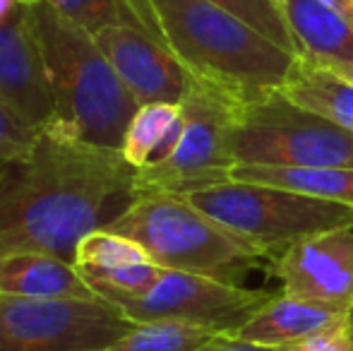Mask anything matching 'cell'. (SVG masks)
<instances>
[{"label": "cell", "instance_id": "obj_16", "mask_svg": "<svg viewBox=\"0 0 353 351\" xmlns=\"http://www.w3.org/2000/svg\"><path fill=\"white\" fill-rule=\"evenodd\" d=\"M279 94L296 106L312 111L353 135V82L315 63L298 58Z\"/></svg>", "mask_w": 353, "mask_h": 351}, {"label": "cell", "instance_id": "obj_17", "mask_svg": "<svg viewBox=\"0 0 353 351\" xmlns=\"http://www.w3.org/2000/svg\"><path fill=\"white\" fill-rule=\"evenodd\" d=\"M183 132L181 103H144L132 116L121 145V154L132 169L161 164L173 154Z\"/></svg>", "mask_w": 353, "mask_h": 351}, {"label": "cell", "instance_id": "obj_11", "mask_svg": "<svg viewBox=\"0 0 353 351\" xmlns=\"http://www.w3.org/2000/svg\"><path fill=\"white\" fill-rule=\"evenodd\" d=\"M99 48L135 101L181 103L190 89V72L149 32L132 24H111L94 32Z\"/></svg>", "mask_w": 353, "mask_h": 351}, {"label": "cell", "instance_id": "obj_12", "mask_svg": "<svg viewBox=\"0 0 353 351\" xmlns=\"http://www.w3.org/2000/svg\"><path fill=\"white\" fill-rule=\"evenodd\" d=\"M0 99L29 126H51L53 99L34 32L32 0H24L5 22H0Z\"/></svg>", "mask_w": 353, "mask_h": 351}, {"label": "cell", "instance_id": "obj_2", "mask_svg": "<svg viewBox=\"0 0 353 351\" xmlns=\"http://www.w3.org/2000/svg\"><path fill=\"white\" fill-rule=\"evenodd\" d=\"M130 3L144 32L166 46L192 80L236 103L276 94L298 61L210 0Z\"/></svg>", "mask_w": 353, "mask_h": 351}, {"label": "cell", "instance_id": "obj_3", "mask_svg": "<svg viewBox=\"0 0 353 351\" xmlns=\"http://www.w3.org/2000/svg\"><path fill=\"white\" fill-rule=\"evenodd\" d=\"M32 19L53 99L48 128L87 145L121 152L140 103L84 27L46 3L32 0Z\"/></svg>", "mask_w": 353, "mask_h": 351}, {"label": "cell", "instance_id": "obj_10", "mask_svg": "<svg viewBox=\"0 0 353 351\" xmlns=\"http://www.w3.org/2000/svg\"><path fill=\"white\" fill-rule=\"evenodd\" d=\"M281 294L322 303L353 305V226L307 236L272 258Z\"/></svg>", "mask_w": 353, "mask_h": 351}, {"label": "cell", "instance_id": "obj_29", "mask_svg": "<svg viewBox=\"0 0 353 351\" xmlns=\"http://www.w3.org/2000/svg\"><path fill=\"white\" fill-rule=\"evenodd\" d=\"M346 325H349V330H351V337H353V305L349 308V318H346Z\"/></svg>", "mask_w": 353, "mask_h": 351}, {"label": "cell", "instance_id": "obj_13", "mask_svg": "<svg viewBox=\"0 0 353 351\" xmlns=\"http://www.w3.org/2000/svg\"><path fill=\"white\" fill-rule=\"evenodd\" d=\"M346 318H349V308H341V305L274 294L231 334L245 339V342L283 349L288 344L312 337L332 325L344 323Z\"/></svg>", "mask_w": 353, "mask_h": 351}, {"label": "cell", "instance_id": "obj_27", "mask_svg": "<svg viewBox=\"0 0 353 351\" xmlns=\"http://www.w3.org/2000/svg\"><path fill=\"white\" fill-rule=\"evenodd\" d=\"M22 3L24 0H0V22H5Z\"/></svg>", "mask_w": 353, "mask_h": 351}, {"label": "cell", "instance_id": "obj_26", "mask_svg": "<svg viewBox=\"0 0 353 351\" xmlns=\"http://www.w3.org/2000/svg\"><path fill=\"white\" fill-rule=\"evenodd\" d=\"M320 3L327 5L330 10H334L339 17H344L353 27V0H320Z\"/></svg>", "mask_w": 353, "mask_h": 351}, {"label": "cell", "instance_id": "obj_1", "mask_svg": "<svg viewBox=\"0 0 353 351\" xmlns=\"http://www.w3.org/2000/svg\"><path fill=\"white\" fill-rule=\"evenodd\" d=\"M135 197V169L118 150L43 128L29 152L0 161V255L74 260L77 243Z\"/></svg>", "mask_w": 353, "mask_h": 351}, {"label": "cell", "instance_id": "obj_8", "mask_svg": "<svg viewBox=\"0 0 353 351\" xmlns=\"http://www.w3.org/2000/svg\"><path fill=\"white\" fill-rule=\"evenodd\" d=\"M181 106L183 132L178 147L161 164L135 171V195L147 190L188 195L231 178L228 132L236 101L192 80Z\"/></svg>", "mask_w": 353, "mask_h": 351}, {"label": "cell", "instance_id": "obj_7", "mask_svg": "<svg viewBox=\"0 0 353 351\" xmlns=\"http://www.w3.org/2000/svg\"><path fill=\"white\" fill-rule=\"evenodd\" d=\"M135 325L106 299L0 294V351H103Z\"/></svg>", "mask_w": 353, "mask_h": 351}, {"label": "cell", "instance_id": "obj_28", "mask_svg": "<svg viewBox=\"0 0 353 351\" xmlns=\"http://www.w3.org/2000/svg\"><path fill=\"white\" fill-rule=\"evenodd\" d=\"M327 70H334L336 75H341V77H346V80L353 82V61L341 63V66H336V68H327Z\"/></svg>", "mask_w": 353, "mask_h": 351}, {"label": "cell", "instance_id": "obj_15", "mask_svg": "<svg viewBox=\"0 0 353 351\" xmlns=\"http://www.w3.org/2000/svg\"><path fill=\"white\" fill-rule=\"evenodd\" d=\"M0 294L27 299H101L74 263L46 253L0 255Z\"/></svg>", "mask_w": 353, "mask_h": 351}, {"label": "cell", "instance_id": "obj_19", "mask_svg": "<svg viewBox=\"0 0 353 351\" xmlns=\"http://www.w3.org/2000/svg\"><path fill=\"white\" fill-rule=\"evenodd\" d=\"M219 332L207 325L181 323V320H157V323H137L125 337L103 351H200Z\"/></svg>", "mask_w": 353, "mask_h": 351}, {"label": "cell", "instance_id": "obj_18", "mask_svg": "<svg viewBox=\"0 0 353 351\" xmlns=\"http://www.w3.org/2000/svg\"><path fill=\"white\" fill-rule=\"evenodd\" d=\"M233 181L262 183L303 195L330 200L336 205L353 207V166H315V169H298V166H250L236 164L231 169Z\"/></svg>", "mask_w": 353, "mask_h": 351}, {"label": "cell", "instance_id": "obj_24", "mask_svg": "<svg viewBox=\"0 0 353 351\" xmlns=\"http://www.w3.org/2000/svg\"><path fill=\"white\" fill-rule=\"evenodd\" d=\"M283 351H353V337L344 320V323L332 325V328L322 330L312 337L288 344V347H283Z\"/></svg>", "mask_w": 353, "mask_h": 351}, {"label": "cell", "instance_id": "obj_6", "mask_svg": "<svg viewBox=\"0 0 353 351\" xmlns=\"http://www.w3.org/2000/svg\"><path fill=\"white\" fill-rule=\"evenodd\" d=\"M228 154L233 166H353V135L276 92L236 103Z\"/></svg>", "mask_w": 353, "mask_h": 351}, {"label": "cell", "instance_id": "obj_22", "mask_svg": "<svg viewBox=\"0 0 353 351\" xmlns=\"http://www.w3.org/2000/svg\"><path fill=\"white\" fill-rule=\"evenodd\" d=\"M210 3L231 12L233 17L243 19L248 27L260 32L262 37H267L283 51L298 56V46L293 41L291 32H288L286 22H283V14L276 0H210Z\"/></svg>", "mask_w": 353, "mask_h": 351}, {"label": "cell", "instance_id": "obj_9", "mask_svg": "<svg viewBox=\"0 0 353 351\" xmlns=\"http://www.w3.org/2000/svg\"><path fill=\"white\" fill-rule=\"evenodd\" d=\"M272 291L238 286L233 279L183 270H163L159 281L142 296L101 294L116 303L132 323L181 320V323L207 325L231 334L255 310L272 299Z\"/></svg>", "mask_w": 353, "mask_h": 351}, {"label": "cell", "instance_id": "obj_25", "mask_svg": "<svg viewBox=\"0 0 353 351\" xmlns=\"http://www.w3.org/2000/svg\"><path fill=\"white\" fill-rule=\"evenodd\" d=\"M200 351H283V349L245 342V339H238V337H233V334H219V337H214L212 342L205 344Z\"/></svg>", "mask_w": 353, "mask_h": 351}, {"label": "cell", "instance_id": "obj_4", "mask_svg": "<svg viewBox=\"0 0 353 351\" xmlns=\"http://www.w3.org/2000/svg\"><path fill=\"white\" fill-rule=\"evenodd\" d=\"M106 229L140 243L149 258L166 270L236 281L245 267L270 258L265 248L219 224L176 192H137Z\"/></svg>", "mask_w": 353, "mask_h": 351}, {"label": "cell", "instance_id": "obj_14", "mask_svg": "<svg viewBox=\"0 0 353 351\" xmlns=\"http://www.w3.org/2000/svg\"><path fill=\"white\" fill-rule=\"evenodd\" d=\"M298 58L320 68L353 61V27L320 0H276Z\"/></svg>", "mask_w": 353, "mask_h": 351}, {"label": "cell", "instance_id": "obj_21", "mask_svg": "<svg viewBox=\"0 0 353 351\" xmlns=\"http://www.w3.org/2000/svg\"><path fill=\"white\" fill-rule=\"evenodd\" d=\"M39 3L51 5L56 12H61L63 17L92 34L101 27H111V24L142 27L130 0H39Z\"/></svg>", "mask_w": 353, "mask_h": 351}, {"label": "cell", "instance_id": "obj_20", "mask_svg": "<svg viewBox=\"0 0 353 351\" xmlns=\"http://www.w3.org/2000/svg\"><path fill=\"white\" fill-rule=\"evenodd\" d=\"M144 260H152V258H149L147 250L140 243L101 226V229L89 231L79 241L77 248H74L72 263L82 272V277H94V274L118 270V267L144 263Z\"/></svg>", "mask_w": 353, "mask_h": 351}, {"label": "cell", "instance_id": "obj_23", "mask_svg": "<svg viewBox=\"0 0 353 351\" xmlns=\"http://www.w3.org/2000/svg\"><path fill=\"white\" fill-rule=\"evenodd\" d=\"M41 130L43 128L29 126L8 101L0 99V161L14 159L29 152Z\"/></svg>", "mask_w": 353, "mask_h": 351}, {"label": "cell", "instance_id": "obj_5", "mask_svg": "<svg viewBox=\"0 0 353 351\" xmlns=\"http://www.w3.org/2000/svg\"><path fill=\"white\" fill-rule=\"evenodd\" d=\"M183 197L219 224L265 248L270 260L307 236L353 226V207L262 183L228 178Z\"/></svg>", "mask_w": 353, "mask_h": 351}]
</instances>
